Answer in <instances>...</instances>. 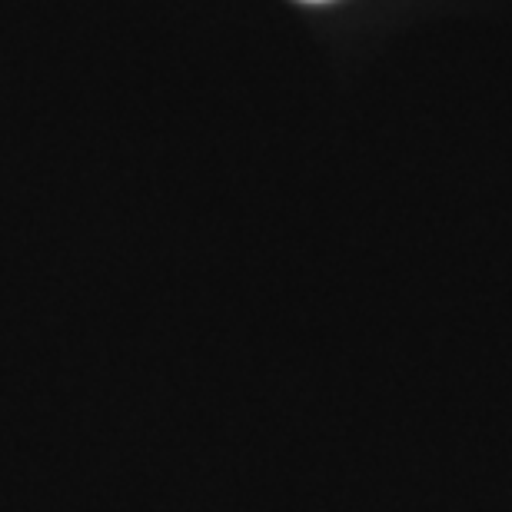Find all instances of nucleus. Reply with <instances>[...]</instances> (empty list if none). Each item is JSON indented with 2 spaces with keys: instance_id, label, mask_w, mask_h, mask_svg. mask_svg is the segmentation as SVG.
Instances as JSON below:
<instances>
[{
  "instance_id": "nucleus-1",
  "label": "nucleus",
  "mask_w": 512,
  "mask_h": 512,
  "mask_svg": "<svg viewBox=\"0 0 512 512\" xmlns=\"http://www.w3.org/2000/svg\"><path fill=\"white\" fill-rule=\"evenodd\" d=\"M306 4H326V0H306Z\"/></svg>"
}]
</instances>
